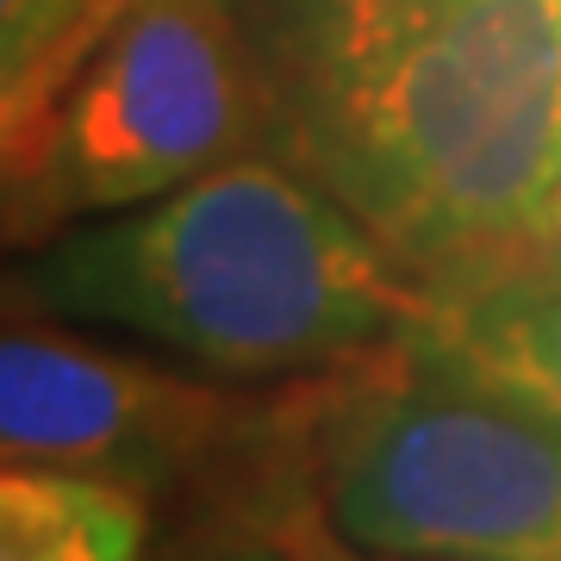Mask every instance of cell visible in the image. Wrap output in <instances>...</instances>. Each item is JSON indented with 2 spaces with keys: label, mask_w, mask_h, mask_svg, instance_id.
I'll return each instance as SVG.
<instances>
[{
  "label": "cell",
  "mask_w": 561,
  "mask_h": 561,
  "mask_svg": "<svg viewBox=\"0 0 561 561\" xmlns=\"http://www.w3.org/2000/svg\"><path fill=\"white\" fill-rule=\"evenodd\" d=\"M275 131V81L238 0H125L81 62L38 169L0 213L7 243L106 219L250 157Z\"/></svg>",
  "instance_id": "3"
},
{
  "label": "cell",
  "mask_w": 561,
  "mask_h": 561,
  "mask_svg": "<svg viewBox=\"0 0 561 561\" xmlns=\"http://www.w3.org/2000/svg\"><path fill=\"white\" fill-rule=\"evenodd\" d=\"M312 561H412V556H375V549H362L356 556V542H343L337 530H331V537L312 542Z\"/></svg>",
  "instance_id": "11"
},
{
  "label": "cell",
  "mask_w": 561,
  "mask_h": 561,
  "mask_svg": "<svg viewBox=\"0 0 561 561\" xmlns=\"http://www.w3.org/2000/svg\"><path fill=\"white\" fill-rule=\"evenodd\" d=\"M119 7L125 0H44L0 32V213L38 169L62 94Z\"/></svg>",
  "instance_id": "7"
},
{
  "label": "cell",
  "mask_w": 561,
  "mask_h": 561,
  "mask_svg": "<svg viewBox=\"0 0 561 561\" xmlns=\"http://www.w3.org/2000/svg\"><path fill=\"white\" fill-rule=\"evenodd\" d=\"M319 505L375 556L561 561V431L405 362L331 419Z\"/></svg>",
  "instance_id": "4"
},
{
  "label": "cell",
  "mask_w": 561,
  "mask_h": 561,
  "mask_svg": "<svg viewBox=\"0 0 561 561\" xmlns=\"http://www.w3.org/2000/svg\"><path fill=\"white\" fill-rule=\"evenodd\" d=\"M0 287L38 319L119 331L219 381L400 350L437 294L324 181L275 157H231L144 206L62 225Z\"/></svg>",
  "instance_id": "2"
},
{
  "label": "cell",
  "mask_w": 561,
  "mask_h": 561,
  "mask_svg": "<svg viewBox=\"0 0 561 561\" xmlns=\"http://www.w3.org/2000/svg\"><path fill=\"white\" fill-rule=\"evenodd\" d=\"M505 256L518 262V275H542V280H561V181L556 194L537 206V219L524 225Z\"/></svg>",
  "instance_id": "9"
},
{
  "label": "cell",
  "mask_w": 561,
  "mask_h": 561,
  "mask_svg": "<svg viewBox=\"0 0 561 561\" xmlns=\"http://www.w3.org/2000/svg\"><path fill=\"white\" fill-rule=\"evenodd\" d=\"M32 7H44V0H0V32H7L13 20H25Z\"/></svg>",
  "instance_id": "12"
},
{
  "label": "cell",
  "mask_w": 561,
  "mask_h": 561,
  "mask_svg": "<svg viewBox=\"0 0 561 561\" xmlns=\"http://www.w3.org/2000/svg\"><path fill=\"white\" fill-rule=\"evenodd\" d=\"M275 131L405 268L505 256L561 181V0H287Z\"/></svg>",
  "instance_id": "1"
},
{
  "label": "cell",
  "mask_w": 561,
  "mask_h": 561,
  "mask_svg": "<svg viewBox=\"0 0 561 561\" xmlns=\"http://www.w3.org/2000/svg\"><path fill=\"white\" fill-rule=\"evenodd\" d=\"M238 424L231 393L119 356L57 319H0V468H69L157 486L194 474Z\"/></svg>",
  "instance_id": "5"
},
{
  "label": "cell",
  "mask_w": 561,
  "mask_h": 561,
  "mask_svg": "<svg viewBox=\"0 0 561 561\" xmlns=\"http://www.w3.org/2000/svg\"><path fill=\"white\" fill-rule=\"evenodd\" d=\"M150 493L69 468H0V561H144Z\"/></svg>",
  "instance_id": "8"
},
{
  "label": "cell",
  "mask_w": 561,
  "mask_h": 561,
  "mask_svg": "<svg viewBox=\"0 0 561 561\" xmlns=\"http://www.w3.org/2000/svg\"><path fill=\"white\" fill-rule=\"evenodd\" d=\"M400 356L561 431V280L500 275L461 294L437 287Z\"/></svg>",
  "instance_id": "6"
},
{
  "label": "cell",
  "mask_w": 561,
  "mask_h": 561,
  "mask_svg": "<svg viewBox=\"0 0 561 561\" xmlns=\"http://www.w3.org/2000/svg\"><path fill=\"white\" fill-rule=\"evenodd\" d=\"M181 561H287L280 549H268V542H213V549H194V556Z\"/></svg>",
  "instance_id": "10"
}]
</instances>
